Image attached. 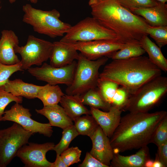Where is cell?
Wrapping results in <instances>:
<instances>
[{"label": "cell", "mask_w": 167, "mask_h": 167, "mask_svg": "<svg viewBox=\"0 0 167 167\" xmlns=\"http://www.w3.org/2000/svg\"><path fill=\"white\" fill-rule=\"evenodd\" d=\"M92 17L116 35L118 42L124 44L140 43L148 35L149 26L141 17L122 6L117 0H89Z\"/></svg>", "instance_id": "obj_1"}, {"label": "cell", "mask_w": 167, "mask_h": 167, "mask_svg": "<svg viewBox=\"0 0 167 167\" xmlns=\"http://www.w3.org/2000/svg\"><path fill=\"white\" fill-rule=\"evenodd\" d=\"M166 116L165 111L152 113L129 112L121 117L110 138L114 153L138 149L151 143L157 127Z\"/></svg>", "instance_id": "obj_2"}, {"label": "cell", "mask_w": 167, "mask_h": 167, "mask_svg": "<svg viewBox=\"0 0 167 167\" xmlns=\"http://www.w3.org/2000/svg\"><path fill=\"white\" fill-rule=\"evenodd\" d=\"M161 73V70L148 57L142 55L124 60H113L105 66L99 74V78L117 83L131 95Z\"/></svg>", "instance_id": "obj_3"}, {"label": "cell", "mask_w": 167, "mask_h": 167, "mask_svg": "<svg viewBox=\"0 0 167 167\" xmlns=\"http://www.w3.org/2000/svg\"><path fill=\"white\" fill-rule=\"evenodd\" d=\"M22 9L23 21L32 26L35 32L51 38L63 36L71 26L60 19V13L55 9L43 11L26 4Z\"/></svg>", "instance_id": "obj_4"}, {"label": "cell", "mask_w": 167, "mask_h": 167, "mask_svg": "<svg viewBox=\"0 0 167 167\" xmlns=\"http://www.w3.org/2000/svg\"><path fill=\"white\" fill-rule=\"evenodd\" d=\"M167 93V78L161 75L148 82L130 96L122 111L148 112Z\"/></svg>", "instance_id": "obj_5"}, {"label": "cell", "mask_w": 167, "mask_h": 167, "mask_svg": "<svg viewBox=\"0 0 167 167\" xmlns=\"http://www.w3.org/2000/svg\"><path fill=\"white\" fill-rule=\"evenodd\" d=\"M109 59L103 57L96 60H90L79 53L73 79L71 84L66 89V94L80 95L96 87L99 70Z\"/></svg>", "instance_id": "obj_6"}, {"label": "cell", "mask_w": 167, "mask_h": 167, "mask_svg": "<svg viewBox=\"0 0 167 167\" xmlns=\"http://www.w3.org/2000/svg\"><path fill=\"white\" fill-rule=\"evenodd\" d=\"M60 41L66 43L97 40L118 41L113 31L101 24L93 17H87L71 27Z\"/></svg>", "instance_id": "obj_7"}, {"label": "cell", "mask_w": 167, "mask_h": 167, "mask_svg": "<svg viewBox=\"0 0 167 167\" xmlns=\"http://www.w3.org/2000/svg\"><path fill=\"white\" fill-rule=\"evenodd\" d=\"M33 134L15 122L8 128L0 130V167L7 166L19 150L28 143Z\"/></svg>", "instance_id": "obj_8"}, {"label": "cell", "mask_w": 167, "mask_h": 167, "mask_svg": "<svg viewBox=\"0 0 167 167\" xmlns=\"http://www.w3.org/2000/svg\"><path fill=\"white\" fill-rule=\"evenodd\" d=\"M53 43L33 36H28L26 44L14 48L15 53L21 56V69L28 70L33 65L41 66L49 59L52 51Z\"/></svg>", "instance_id": "obj_9"}, {"label": "cell", "mask_w": 167, "mask_h": 167, "mask_svg": "<svg viewBox=\"0 0 167 167\" xmlns=\"http://www.w3.org/2000/svg\"><path fill=\"white\" fill-rule=\"evenodd\" d=\"M76 64L74 61L65 66L56 67L44 62L41 67H31L28 71L37 79L51 85L65 84L68 87L72 82Z\"/></svg>", "instance_id": "obj_10"}, {"label": "cell", "mask_w": 167, "mask_h": 167, "mask_svg": "<svg viewBox=\"0 0 167 167\" xmlns=\"http://www.w3.org/2000/svg\"><path fill=\"white\" fill-rule=\"evenodd\" d=\"M29 109L16 103L11 109L4 111L0 121H11L20 125L26 130L33 134L38 133L50 137L53 131L49 123H43L32 119Z\"/></svg>", "instance_id": "obj_11"}, {"label": "cell", "mask_w": 167, "mask_h": 167, "mask_svg": "<svg viewBox=\"0 0 167 167\" xmlns=\"http://www.w3.org/2000/svg\"><path fill=\"white\" fill-rule=\"evenodd\" d=\"M69 43L82 55L92 60L109 55L129 45L117 41L97 40L89 41H78Z\"/></svg>", "instance_id": "obj_12"}, {"label": "cell", "mask_w": 167, "mask_h": 167, "mask_svg": "<svg viewBox=\"0 0 167 167\" xmlns=\"http://www.w3.org/2000/svg\"><path fill=\"white\" fill-rule=\"evenodd\" d=\"M22 147L17 152L16 156L20 159L25 167H51V162L46 159V155L53 150L54 143L42 144L30 143Z\"/></svg>", "instance_id": "obj_13"}, {"label": "cell", "mask_w": 167, "mask_h": 167, "mask_svg": "<svg viewBox=\"0 0 167 167\" xmlns=\"http://www.w3.org/2000/svg\"><path fill=\"white\" fill-rule=\"evenodd\" d=\"M90 138L92 142L90 154L102 164L110 167L114 154L110 138L99 126Z\"/></svg>", "instance_id": "obj_14"}, {"label": "cell", "mask_w": 167, "mask_h": 167, "mask_svg": "<svg viewBox=\"0 0 167 167\" xmlns=\"http://www.w3.org/2000/svg\"><path fill=\"white\" fill-rule=\"evenodd\" d=\"M90 111L91 115L106 135L110 138L120 123L122 111L112 106L108 111H102L91 107Z\"/></svg>", "instance_id": "obj_15"}, {"label": "cell", "mask_w": 167, "mask_h": 167, "mask_svg": "<svg viewBox=\"0 0 167 167\" xmlns=\"http://www.w3.org/2000/svg\"><path fill=\"white\" fill-rule=\"evenodd\" d=\"M79 56L78 51L69 43L60 40L55 41L53 42L49 64L56 67L64 66L77 60Z\"/></svg>", "instance_id": "obj_16"}, {"label": "cell", "mask_w": 167, "mask_h": 167, "mask_svg": "<svg viewBox=\"0 0 167 167\" xmlns=\"http://www.w3.org/2000/svg\"><path fill=\"white\" fill-rule=\"evenodd\" d=\"M0 39V62L6 65H13L19 63L20 60L14 51V48L19 45L18 38L11 30H4L1 32Z\"/></svg>", "instance_id": "obj_17"}, {"label": "cell", "mask_w": 167, "mask_h": 167, "mask_svg": "<svg viewBox=\"0 0 167 167\" xmlns=\"http://www.w3.org/2000/svg\"><path fill=\"white\" fill-rule=\"evenodd\" d=\"M133 13L142 17L151 26H167V4L158 1L157 5L134 10Z\"/></svg>", "instance_id": "obj_18"}, {"label": "cell", "mask_w": 167, "mask_h": 167, "mask_svg": "<svg viewBox=\"0 0 167 167\" xmlns=\"http://www.w3.org/2000/svg\"><path fill=\"white\" fill-rule=\"evenodd\" d=\"M38 114L46 117L52 126L62 129L73 125V121L67 115L64 108L58 104L44 106L41 109H36Z\"/></svg>", "instance_id": "obj_19"}, {"label": "cell", "mask_w": 167, "mask_h": 167, "mask_svg": "<svg viewBox=\"0 0 167 167\" xmlns=\"http://www.w3.org/2000/svg\"><path fill=\"white\" fill-rule=\"evenodd\" d=\"M150 159L149 149L147 146L143 147L135 154L123 156L119 153H114L110 162L111 167H144L146 161Z\"/></svg>", "instance_id": "obj_20"}, {"label": "cell", "mask_w": 167, "mask_h": 167, "mask_svg": "<svg viewBox=\"0 0 167 167\" xmlns=\"http://www.w3.org/2000/svg\"><path fill=\"white\" fill-rule=\"evenodd\" d=\"M3 87L6 92L15 96L33 99L36 98L42 86L26 83L21 79H17L13 80L9 79Z\"/></svg>", "instance_id": "obj_21"}, {"label": "cell", "mask_w": 167, "mask_h": 167, "mask_svg": "<svg viewBox=\"0 0 167 167\" xmlns=\"http://www.w3.org/2000/svg\"><path fill=\"white\" fill-rule=\"evenodd\" d=\"M59 103L73 121L83 115H91L90 110L83 103L80 95L65 94Z\"/></svg>", "instance_id": "obj_22"}, {"label": "cell", "mask_w": 167, "mask_h": 167, "mask_svg": "<svg viewBox=\"0 0 167 167\" xmlns=\"http://www.w3.org/2000/svg\"><path fill=\"white\" fill-rule=\"evenodd\" d=\"M141 46L148 55L150 61L161 71H167V59L163 55L161 48L152 42L148 35H145L139 41Z\"/></svg>", "instance_id": "obj_23"}, {"label": "cell", "mask_w": 167, "mask_h": 167, "mask_svg": "<svg viewBox=\"0 0 167 167\" xmlns=\"http://www.w3.org/2000/svg\"><path fill=\"white\" fill-rule=\"evenodd\" d=\"M58 85H51L47 84L42 86L39 90L36 98L40 100L44 106L58 104L64 95Z\"/></svg>", "instance_id": "obj_24"}, {"label": "cell", "mask_w": 167, "mask_h": 167, "mask_svg": "<svg viewBox=\"0 0 167 167\" xmlns=\"http://www.w3.org/2000/svg\"><path fill=\"white\" fill-rule=\"evenodd\" d=\"M80 96L84 105L91 107L108 111L111 106L105 100L97 87L89 90Z\"/></svg>", "instance_id": "obj_25"}, {"label": "cell", "mask_w": 167, "mask_h": 167, "mask_svg": "<svg viewBox=\"0 0 167 167\" xmlns=\"http://www.w3.org/2000/svg\"><path fill=\"white\" fill-rule=\"evenodd\" d=\"M74 125L79 135H87L91 137L99 125L92 115L80 116L74 121Z\"/></svg>", "instance_id": "obj_26"}, {"label": "cell", "mask_w": 167, "mask_h": 167, "mask_svg": "<svg viewBox=\"0 0 167 167\" xmlns=\"http://www.w3.org/2000/svg\"><path fill=\"white\" fill-rule=\"evenodd\" d=\"M145 52L140 44L129 45L114 52L107 57L113 60H124L142 56Z\"/></svg>", "instance_id": "obj_27"}, {"label": "cell", "mask_w": 167, "mask_h": 167, "mask_svg": "<svg viewBox=\"0 0 167 167\" xmlns=\"http://www.w3.org/2000/svg\"><path fill=\"white\" fill-rule=\"evenodd\" d=\"M62 135L60 142L54 146L53 150L56 155H60L64 151L69 148L71 142L79 135L74 125L70 126L63 130Z\"/></svg>", "instance_id": "obj_28"}, {"label": "cell", "mask_w": 167, "mask_h": 167, "mask_svg": "<svg viewBox=\"0 0 167 167\" xmlns=\"http://www.w3.org/2000/svg\"><path fill=\"white\" fill-rule=\"evenodd\" d=\"M119 86L114 82L99 78L97 87L105 101L111 105L113 98Z\"/></svg>", "instance_id": "obj_29"}, {"label": "cell", "mask_w": 167, "mask_h": 167, "mask_svg": "<svg viewBox=\"0 0 167 167\" xmlns=\"http://www.w3.org/2000/svg\"><path fill=\"white\" fill-rule=\"evenodd\" d=\"M147 32L148 35L155 41L160 48L167 44V26L148 27Z\"/></svg>", "instance_id": "obj_30"}, {"label": "cell", "mask_w": 167, "mask_h": 167, "mask_svg": "<svg viewBox=\"0 0 167 167\" xmlns=\"http://www.w3.org/2000/svg\"><path fill=\"white\" fill-rule=\"evenodd\" d=\"M123 7L132 12L135 10L150 7L157 4L156 0H117Z\"/></svg>", "instance_id": "obj_31"}, {"label": "cell", "mask_w": 167, "mask_h": 167, "mask_svg": "<svg viewBox=\"0 0 167 167\" xmlns=\"http://www.w3.org/2000/svg\"><path fill=\"white\" fill-rule=\"evenodd\" d=\"M167 141V116L160 122L152 136L151 143L159 147Z\"/></svg>", "instance_id": "obj_32"}, {"label": "cell", "mask_w": 167, "mask_h": 167, "mask_svg": "<svg viewBox=\"0 0 167 167\" xmlns=\"http://www.w3.org/2000/svg\"><path fill=\"white\" fill-rule=\"evenodd\" d=\"M23 101V97L15 96L10 93L6 92L3 86L0 87V120L7 106L11 102L15 101L16 103H21Z\"/></svg>", "instance_id": "obj_33"}, {"label": "cell", "mask_w": 167, "mask_h": 167, "mask_svg": "<svg viewBox=\"0 0 167 167\" xmlns=\"http://www.w3.org/2000/svg\"><path fill=\"white\" fill-rule=\"evenodd\" d=\"M82 151L77 147H72L64 151L61 156L67 167L81 161Z\"/></svg>", "instance_id": "obj_34"}, {"label": "cell", "mask_w": 167, "mask_h": 167, "mask_svg": "<svg viewBox=\"0 0 167 167\" xmlns=\"http://www.w3.org/2000/svg\"><path fill=\"white\" fill-rule=\"evenodd\" d=\"M20 62L13 65H6L0 62V87L4 85L11 75L15 72L23 70Z\"/></svg>", "instance_id": "obj_35"}, {"label": "cell", "mask_w": 167, "mask_h": 167, "mask_svg": "<svg viewBox=\"0 0 167 167\" xmlns=\"http://www.w3.org/2000/svg\"><path fill=\"white\" fill-rule=\"evenodd\" d=\"M130 96L124 88L118 87L113 98L111 106L116 107L122 111L127 103Z\"/></svg>", "instance_id": "obj_36"}, {"label": "cell", "mask_w": 167, "mask_h": 167, "mask_svg": "<svg viewBox=\"0 0 167 167\" xmlns=\"http://www.w3.org/2000/svg\"><path fill=\"white\" fill-rule=\"evenodd\" d=\"M79 167H108L102 164L98 160L87 152L84 159L81 164L78 166Z\"/></svg>", "instance_id": "obj_37"}, {"label": "cell", "mask_w": 167, "mask_h": 167, "mask_svg": "<svg viewBox=\"0 0 167 167\" xmlns=\"http://www.w3.org/2000/svg\"><path fill=\"white\" fill-rule=\"evenodd\" d=\"M157 147V152L156 156L164 167H166L167 166V141Z\"/></svg>", "instance_id": "obj_38"}, {"label": "cell", "mask_w": 167, "mask_h": 167, "mask_svg": "<svg viewBox=\"0 0 167 167\" xmlns=\"http://www.w3.org/2000/svg\"><path fill=\"white\" fill-rule=\"evenodd\" d=\"M51 167H67L62 159L61 155H56L55 161L52 163Z\"/></svg>", "instance_id": "obj_39"}, {"label": "cell", "mask_w": 167, "mask_h": 167, "mask_svg": "<svg viewBox=\"0 0 167 167\" xmlns=\"http://www.w3.org/2000/svg\"><path fill=\"white\" fill-rule=\"evenodd\" d=\"M152 167H164L163 164L159 160L156 156L155 160L153 161Z\"/></svg>", "instance_id": "obj_40"}, {"label": "cell", "mask_w": 167, "mask_h": 167, "mask_svg": "<svg viewBox=\"0 0 167 167\" xmlns=\"http://www.w3.org/2000/svg\"><path fill=\"white\" fill-rule=\"evenodd\" d=\"M153 161L150 158L148 160L145 164L144 167H152Z\"/></svg>", "instance_id": "obj_41"}, {"label": "cell", "mask_w": 167, "mask_h": 167, "mask_svg": "<svg viewBox=\"0 0 167 167\" xmlns=\"http://www.w3.org/2000/svg\"><path fill=\"white\" fill-rule=\"evenodd\" d=\"M16 0H9V2L12 4L15 2ZM28 1H29L31 2L34 3L36 4L38 2V0H28Z\"/></svg>", "instance_id": "obj_42"}, {"label": "cell", "mask_w": 167, "mask_h": 167, "mask_svg": "<svg viewBox=\"0 0 167 167\" xmlns=\"http://www.w3.org/2000/svg\"><path fill=\"white\" fill-rule=\"evenodd\" d=\"M157 1L159 2L163 3H166L167 1V0H156Z\"/></svg>", "instance_id": "obj_43"}, {"label": "cell", "mask_w": 167, "mask_h": 167, "mask_svg": "<svg viewBox=\"0 0 167 167\" xmlns=\"http://www.w3.org/2000/svg\"><path fill=\"white\" fill-rule=\"evenodd\" d=\"M0 8H1V7H0Z\"/></svg>", "instance_id": "obj_44"}]
</instances>
